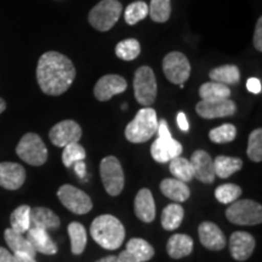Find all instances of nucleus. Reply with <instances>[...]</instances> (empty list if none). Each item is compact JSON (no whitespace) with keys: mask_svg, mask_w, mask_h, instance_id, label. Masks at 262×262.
I'll return each mask as SVG.
<instances>
[{"mask_svg":"<svg viewBox=\"0 0 262 262\" xmlns=\"http://www.w3.org/2000/svg\"><path fill=\"white\" fill-rule=\"evenodd\" d=\"M96 262H118V256H114V255H111V256H106L101 260H98Z\"/></svg>","mask_w":262,"mask_h":262,"instance_id":"nucleus-47","label":"nucleus"},{"mask_svg":"<svg viewBox=\"0 0 262 262\" xmlns=\"http://www.w3.org/2000/svg\"><path fill=\"white\" fill-rule=\"evenodd\" d=\"M126 251L139 262L149 261L155 256V249L148 242L141 238H133L127 242Z\"/></svg>","mask_w":262,"mask_h":262,"instance_id":"nucleus-27","label":"nucleus"},{"mask_svg":"<svg viewBox=\"0 0 262 262\" xmlns=\"http://www.w3.org/2000/svg\"><path fill=\"white\" fill-rule=\"evenodd\" d=\"M26 170L17 163H0V186L10 191H16L25 183Z\"/></svg>","mask_w":262,"mask_h":262,"instance_id":"nucleus-17","label":"nucleus"},{"mask_svg":"<svg viewBox=\"0 0 262 262\" xmlns=\"http://www.w3.org/2000/svg\"><path fill=\"white\" fill-rule=\"evenodd\" d=\"M14 256H15L16 262H37L35 261V257H33L31 255H27V254L17 253V254H14Z\"/></svg>","mask_w":262,"mask_h":262,"instance_id":"nucleus-45","label":"nucleus"},{"mask_svg":"<svg viewBox=\"0 0 262 262\" xmlns=\"http://www.w3.org/2000/svg\"><path fill=\"white\" fill-rule=\"evenodd\" d=\"M135 214L141 221L149 224L156 219V203L149 189H140L135 198Z\"/></svg>","mask_w":262,"mask_h":262,"instance_id":"nucleus-19","label":"nucleus"},{"mask_svg":"<svg viewBox=\"0 0 262 262\" xmlns=\"http://www.w3.org/2000/svg\"><path fill=\"white\" fill-rule=\"evenodd\" d=\"M185 210L180 204H169L162 212V226L166 231H175L182 224Z\"/></svg>","mask_w":262,"mask_h":262,"instance_id":"nucleus-28","label":"nucleus"},{"mask_svg":"<svg viewBox=\"0 0 262 262\" xmlns=\"http://www.w3.org/2000/svg\"><path fill=\"white\" fill-rule=\"evenodd\" d=\"M255 249V238L248 232H234L229 238V251L237 261H245L251 256Z\"/></svg>","mask_w":262,"mask_h":262,"instance_id":"nucleus-16","label":"nucleus"},{"mask_svg":"<svg viewBox=\"0 0 262 262\" xmlns=\"http://www.w3.org/2000/svg\"><path fill=\"white\" fill-rule=\"evenodd\" d=\"M73 165H74V170H75V172H77V175L81 179L85 178V175H86V165H85L84 160L83 162L74 163Z\"/></svg>","mask_w":262,"mask_h":262,"instance_id":"nucleus-44","label":"nucleus"},{"mask_svg":"<svg viewBox=\"0 0 262 262\" xmlns=\"http://www.w3.org/2000/svg\"><path fill=\"white\" fill-rule=\"evenodd\" d=\"M31 206L21 205L16 208L10 216L11 228L18 233H26L31 228Z\"/></svg>","mask_w":262,"mask_h":262,"instance_id":"nucleus-29","label":"nucleus"},{"mask_svg":"<svg viewBox=\"0 0 262 262\" xmlns=\"http://www.w3.org/2000/svg\"><path fill=\"white\" fill-rule=\"evenodd\" d=\"M68 235L71 239V250L75 255H80L86 247V231L79 222L68 225Z\"/></svg>","mask_w":262,"mask_h":262,"instance_id":"nucleus-31","label":"nucleus"},{"mask_svg":"<svg viewBox=\"0 0 262 262\" xmlns=\"http://www.w3.org/2000/svg\"><path fill=\"white\" fill-rule=\"evenodd\" d=\"M83 135V131L79 124L74 120L67 119L57 123L51 127L49 137L56 147H66L71 143L79 142Z\"/></svg>","mask_w":262,"mask_h":262,"instance_id":"nucleus-12","label":"nucleus"},{"mask_svg":"<svg viewBox=\"0 0 262 262\" xmlns=\"http://www.w3.org/2000/svg\"><path fill=\"white\" fill-rule=\"evenodd\" d=\"M122 3L118 0H102L89 12V24L100 32L113 28L122 15Z\"/></svg>","mask_w":262,"mask_h":262,"instance_id":"nucleus-5","label":"nucleus"},{"mask_svg":"<svg viewBox=\"0 0 262 262\" xmlns=\"http://www.w3.org/2000/svg\"><path fill=\"white\" fill-rule=\"evenodd\" d=\"M158 139L150 146V155L158 163H169L170 160L180 157L182 153V145L179 141L173 140L170 134L168 123L165 119L158 122Z\"/></svg>","mask_w":262,"mask_h":262,"instance_id":"nucleus-4","label":"nucleus"},{"mask_svg":"<svg viewBox=\"0 0 262 262\" xmlns=\"http://www.w3.org/2000/svg\"><path fill=\"white\" fill-rule=\"evenodd\" d=\"M193 178L206 185H210L215 181V169H214V160L208 152L203 149H198L193 153L191 157Z\"/></svg>","mask_w":262,"mask_h":262,"instance_id":"nucleus-15","label":"nucleus"},{"mask_svg":"<svg viewBox=\"0 0 262 262\" xmlns=\"http://www.w3.org/2000/svg\"><path fill=\"white\" fill-rule=\"evenodd\" d=\"M247 89L251 94H260L262 90L260 79H257V78H249L247 81Z\"/></svg>","mask_w":262,"mask_h":262,"instance_id":"nucleus-41","label":"nucleus"},{"mask_svg":"<svg viewBox=\"0 0 262 262\" xmlns=\"http://www.w3.org/2000/svg\"><path fill=\"white\" fill-rule=\"evenodd\" d=\"M237 136V129L233 124H222L209 133V139L214 143L232 142Z\"/></svg>","mask_w":262,"mask_h":262,"instance_id":"nucleus-38","label":"nucleus"},{"mask_svg":"<svg viewBox=\"0 0 262 262\" xmlns=\"http://www.w3.org/2000/svg\"><path fill=\"white\" fill-rule=\"evenodd\" d=\"M157 112L150 107H143L125 127V137L131 143H143L152 139L158 129Z\"/></svg>","mask_w":262,"mask_h":262,"instance_id":"nucleus-3","label":"nucleus"},{"mask_svg":"<svg viewBox=\"0 0 262 262\" xmlns=\"http://www.w3.org/2000/svg\"><path fill=\"white\" fill-rule=\"evenodd\" d=\"M254 47L257 51H262V17L257 19L254 33Z\"/></svg>","mask_w":262,"mask_h":262,"instance_id":"nucleus-40","label":"nucleus"},{"mask_svg":"<svg viewBox=\"0 0 262 262\" xmlns=\"http://www.w3.org/2000/svg\"><path fill=\"white\" fill-rule=\"evenodd\" d=\"M5 108H6V102L3 100V98H0V114L4 112Z\"/></svg>","mask_w":262,"mask_h":262,"instance_id":"nucleus-48","label":"nucleus"},{"mask_svg":"<svg viewBox=\"0 0 262 262\" xmlns=\"http://www.w3.org/2000/svg\"><path fill=\"white\" fill-rule=\"evenodd\" d=\"M100 173L108 194L116 196L122 193L124 188V171L119 159L113 156L104 157L100 164Z\"/></svg>","mask_w":262,"mask_h":262,"instance_id":"nucleus-9","label":"nucleus"},{"mask_svg":"<svg viewBox=\"0 0 262 262\" xmlns=\"http://www.w3.org/2000/svg\"><path fill=\"white\" fill-rule=\"evenodd\" d=\"M26 233H27L26 238L28 239L35 253L45 255H55L57 253V245L52 241L48 231L40 228H29Z\"/></svg>","mask_w":262,"mask_h":262,"instance_id":"nucleus-20","label":"nucleus"},{"mask_svg":"<svg viewBox=\"0 0 262 262\" xmlns=\"http://www.w3.org/2000/svg\"><path fill=\"white\" fill-rule=\"evenodd\" d=\"M160 191L166 198L176 203L186 202L189 198L188 186L185 182L176 179H165L160 182Z\"/></svg>","mask_w":262,"mask_h":262,"instance_id":"nucleus-22","label":"nucleus"},{"mask_svg":"<svg viewBox=\"0 0 262 262\" xmlns=\"http://www.w3.org/2000/svg\"><path fill=\"white\" fill-rule=\"evenodd\" d=\"M57 196L62 204L73 214L84 215L93 209V202L90 196L72 185L62 186L57 191Z\"/></svg>","mask_w":262,"mask_h":262,"instance_id":"nucleus-11","label":"nucleus"},{"mask_svg":"<svg viewBox=\"0 0 262 262\" xmlns=\"http://www.w3.org/2000/svg\"><path fill=\"white\" fill-rule=\"evenodd\" d=\"M170 172L175 176L176 180L187 183L193 179V170L188 159L183 158V157H176L175 159L170 160Z\"/></svg>","mask_w":262,"mask_h":262,"instance_id":"nucleus-32","label":"nucleus"},{"mask_svg":"<svg viewBox=\"0 0 262 262\" xmlns=\"http://www.w3.org/2000/svg\"><path fill=\"white\" fill-rule=\"evenodd\" d=\"M237 111L234 101L231 98L224 100H202L196 103L195 112L204 119H215V118L232 117Z\"/></svg>","mask_w":262,"mask_h":262,"instance_id":"nucleus-13","label":"nucleus"},{"mask_svg":"<svg viewBox=\"0 0 262 262\" xmlns=\"http://www.w3.org/2000/svg\"><path fill=\"white\" fill-rule=\"evenodd\" d=\"M4 238H5L6 244L9 245V248L11 249L14 254L22 253V254L31 255L33 257H35V255H37L31 243L28 242V239L26 238L22 233H18V232L14 231L12 228L5 229Z\"/></svg>","mask_w":262,"mask_h":262,"instance_id":"nucleus-24","label":"nucleus"},{"mask_svg":"<svg viewBox=\"0 0 262 262\" xmlns=\"http://www.w3.org/2000/svg\"><path fill=\"white\" fill-rule=\"evenodd\" d=\"M61 221L58 216L48 208L31 209V228H40L44 231L57 229Z\"/></svg>","mask_w":262,"mask_h":262,"instance_id":"nucleus-21","label":"nucleus"},{"mask_svg":"<svg viewBox=\"0 0 262 262\" xmlns=\"http://www.w3.org/2000/svg\"><path fill=\"white\" fill-rule=\"evenodd\" d=\"M134 93L141 106L149 107L155 103L158 93L155 72L148 66L137 68L134 75Z\"/></svg>","mask_w":262,"mask_h":262,"instance_id":"nucleus-6","label":"nucleus"},{"mask_svg":"<svg viewBox=\"0 0 262 262\" xmlns=\"http://www.w3.org/2000/svg\"><path fill=\"white\" fill-rule=\"evenodd\" d=\"M226 217L228 219V221L235 225H258L262 221V206L250 199L235 201L228 206L227 211H226Z\"/></svg>","mask_w":262,"mask_h":262,"instance_id":"nucleus-8","label":"nucleus"},{"mask_svg":"<svg viewBox=\"0 0 262 262\" xmlns=\"http://www.w3.org/2000/svg\"><path fill=\"white\" fill-rule=\"evenodd\" d=\"M141 52V44L139 40L134 38L125 39V40L118 42L116 47V55L120 60L133 61L139 56Z\"/></svg>","mask_w":262,"mask_h":262,"instance_id":"nucleus-34","label":"nucleus"},{"mask_svg":"<svg viewBox=\"0 0 262 262\" xmlns=\"http://www.w3.org/2000/svg\"><path fill=\"white\" fill-rule=\"evenodd\" d=\"M122 108H123V110H124V111H125V110H126V108H127V104H126V103H124V104H123V106H122Z\"/></svg>","mask_w":262,"mask_h":262,"instance_id":"nucleus-49","label":"nucleus"},{"mask_svg":"<svg viewBox=\"0 0 262 262\" xmlns=\"http://www.w3.org/2000/svg\"><path fill=\"white\" fill-rule=\"evenodd\" d=\"M243 166L242 159L234 158V157L217 156L214 160L215 175L220 179H227L233 175L234 172L239 171Z\"/></svg>","mask_w":262,"mask_h":262,"instance_id":"nucleus-26","label":"nucleus"},{"mask_svg":"<svg viewBox=\"0 0 262 262\" xmlns=\"http://www.w3.org/2000/svg\"><path fill=\"white\" fill-rule=\"evenodd\" d=\"M0 262H16L14 254H11L8 249L0 247Z\"/></svg>","mask_w":262,"mask_h":262,"instance_id":"nucleus-43","label":"nucleus"},{"mask_svg":"<svg viewBox=\"0 0 262 262\" xmlns=\"http://www.w3.org/2000/svg\"><path fill=\"white\" fill-rule=\"evenodd\" d=\"M16 153L25 163L33 166H40L48 160V148L41 137L34 133H28L19 140Z\"/></svg>","mask_w":262,"mask_h":262,"instance_id":"nucleus-7","label":"nucleus"},{"mask_svg":"<svg viewBox=\"0 0 262 262\" xmlns=\"http://www.w3.org/2000/svg\"><path fill=\"white\" fill-rule=\"evenodd\" d=\"M148 16V5L145 2H135L130 4L124 12V19L127 25L134 26Z\"/></svg>","mask_w":262,"mask_h":262,"instance_id":"nucleus-35","label":"nucleus"},{"mask_svg":"<svg viewBox=\"0 0 262 262\" xmlns=\"http://www.w3.org/2000/svg\"><path fill=\"white\" fill-rule=\"evenodd\" d=\"M242 194V189L239 186L234 183H225V185L219 186L215 191V196L221 204H232V203L238 201Z\"/></svg>","mask_w":262,"mask_h":262,"instance_id":"nucleus-36","label":"nucleus"},{"mask_svg":"<svg viewBox=\"0 0 262 262\" xmlns=\"http://www.w3.org/2000/svg\"><path fill=\"white\" fill-rule=\"evenodd\" d=\"M127 81L122 75L106 74L101 77L94 88V95L101 102L111 100L118 94H122L126 90Z\"/></svg>","mask_w":262,"mask_h":262,"instance_id":"nucleus-14","label":"nucleus"},{"mask_svg":"<svg viewBox=\"0 0 262 262\" xmlns=\"http://www.w3.org/2000/svg\"><path fill=\"white\" fill-rule=\"evenodd\" d=\"M178 125L180 127V130H182L183 133H187L189 130V124L187 120V117L183 112H180L178 114Z\"/></svg>","mask_w":262,"mask_h":262,"instance_id":"nucleus-42","label":"nucleus"},{"mask_svg":"<svg viewBox=\"0 0 262 262\" xmlns=\"http://www.w3.org/2000/svg\"><path fill=\"white\" fill-rule=\"evenodd\" d=\"M166 250L172 258L188 256L193 250V239L187 234H173L169 239Z\"/></svg>","mask_w":262,"mask_h":262,"instance_id":"nucleus-23","label":"nucleus"},{"mask_svg":"<svg viewBox=\"0 0 262 262\" xmlns=\"http://www.w3.org/2000/svg\"><path fill=\"white\" fill-rule=\"evenodd\" d=\"M91 237L96 243L107 250L120 248L125 238V229L116 216L101 215L90 226Z\"/></svg>","mask_w":262,"mask_h":262,"instance_id":"nucleus-2","label":"nucleus"},{"mask_svg":"<svg viewBox=\"0 0 262 262\" xmlns=\"http://www.w3.org/2000/svg\"><path fill=\"white\" fill-rule=\"evenodd\" d=\"M211 81H216L224 85H234L238 84L241 80V72L239 68L234 64H224L220 67H216L209 73Z\"/></svg>","mask_w":262,"mask_h":262,"instance_id":"nucleus-25","label":"nucleus"},{"mask_svg":"<svg viewBox=\"0 0 262 262\" xmlns=\"http://www.w3.org/2000/svg\"><path fill=\"white\" fill-rule=\"evenodd\" d=\"M148 15L158 24H164L171 15V3L170 0H150L148 5Z\"/></svg>","mask_w":262,"mask_h":262,"instance_id":"nucleus-33","label":"nucleus"},{"mask_svg":"<svg viewBox=\"0 0 262 262\" xmlns=\"http://www.w3.org/2000/svg\"><path fill=\"white\" fill-rule=\"evenodd\" d=\"M199 239L203 247H205L209 250H222L227 244L225 234L222 231L212 222H203L198 228Z\"/></svg>","mask_w":262,"mask_h":262,"instance_id":"nucleus-18","label":"nucleus"},{"mask_svg":"<svg viewBox=\"0 0 262 262\" xmlns=\"http://www.w3.org/2000/svg\"><path fill=\"white\" fill-rule=\"evenodd\" d=\"M75 67L70 58L56 51L42 54L37 66V80L44 94L60 96L75 79Z\"/></svg>","mask_w":262,"mask_h":262,"instance_id":"nucleus-1","label":"nucleus"},{"mask_svg":"<svg viewBox=\"0 0 262 262\" xmlns=\"http://www.w3.org/2000/svg\"><path fill=\"white\" fill-rule=\"evenodd\" d=\"M118 262H139V261L131 256V255L125 250L123 251V253H120L119 256H118Z\"/></svg>","mask_w":262,"mask_h":262,"instance_id":"nucleus-46","label":"nucleus"},{"mask_svg":"<svg viewBox=\"0 0 262 262\" xmlns=\"http://www.w3.org/2000/svg\"><path fill=\"white\" fill-rule=\"evenodd\" d=\"M199 96L202 100H224V98H229L231 96V89L227 85L216 83V81H209L199 88Z\"/></svg>","mask_w":262,"mask_h":262,"instance_id":"nucleus-30","label":"nucleus"},{"mask_svg":"<svg viewBox=\"0 0 262 262\" xmlns=\"http://www.w3.org/2000/svg\"><path fill=\"white\" fill-rule=\"evenodd\" d=\"M163 72L169 81L181 85L185 84V81H187L191 75V64L182 52L172 51L164 57Z\"/></svg>","mask_w":262,"mask_h":262,"instance_id":"nucleus-10","label":"nucleus"},{"mask_svg":"<svg viewBox=\"0 0 262 262\" xmlns=\"http://www.w3.org/2000/svg\"><path fill=\"white\" fill-rule=\"evenodd\" d=\"M86 158V152L84 147L79 145V142L71 143L63 147V153H62V162L67 168H71L74 163L83 162Z\"/></svg>","mask_w":262,"mask_h":262,"instance_id":"nucleus-37","label":"nucleus"},{"mask_svg":"<svg viewBox=\"0 0 262 262\" xmlns=\"http://www.w3.org/2000/svg\"><path fill=\"white\" fill-rule=\"evenodd\" d=\"M248 157L253 162L260 163L262 160V130L256 129L251 131L248 141Z\"/></svg>","mask_w":262,"mask_h":262,"instance_id":"nucleus-39","label":"nucleus"}]
</instances>
